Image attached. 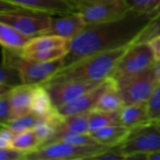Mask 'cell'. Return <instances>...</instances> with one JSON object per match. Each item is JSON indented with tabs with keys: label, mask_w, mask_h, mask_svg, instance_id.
<instances>
[{
	"label": "cell",
	"mask_w": 160,
	"mask_h": 160,
	"mask_svg": "<svg viewBox=\"0 0 160 160\" xmlns=\"http://www.w3.org/2000/svg\"><path fill=\"white\" fill-rule=\"evenodd\" d=\"M155 15L130 9L118 19L86 25L70 40L64 66L93 53L132 45Z\"/></svg>",
	"instance_id": "1"
},
{
	"label": "cell",
	"mask_w": 160,
	"mask_h": 160,
	"mask_svg": "<svg viewBox=\"0 0 160 160\" xmlns=\"http://www.w3.org/2000/svg\"><path fill=\"white\" fill-rule=\"evenodd\" d=\"M129 46L87 55L74 63L64 66L41 85L68 81H103L112 74L119 60Z\"/></svg>",
	"instance_id": "2"
},
{
	"label": "cell",
	"mask_w": 160,
	"mask_h": 160,
	"mask_svg": "<svg viewBox=\"0 0 160 160\" xmlns=\"http://www.w3.org/2000/svg\"><path fill=\"white\" fill-rule=\"evenodd\" d=\"M0 2V22L31 38L48 34L51 27V14L15 6L4 0Z\"/></svg>",
	"instance_id": "3"
},
{
	"label": "cell",
	"mask_w": 160,
	"mask_h": 160,
	"mask_svg": "<svg viewBox=\"0 0 160 160\" xmlns=\"http://www.w3.org/2000/svg\"><path fill=\"white\" fill-rule=\"evenodd\" d=\"M108 146L75 145L64 142H52L28 153L24 160H82L94 159L108 149Z\"/></svg>",
	"instance_id": "4"
},
{
	"label": "cell",
	"mask_w": 160,
	"mask_h": 160,
	"mask_svg": "<svg viewBox=\"0 0 160 160\" xmlns=\"http://www.w3.org/2000/svg\"><path fill=\"white\" fill-rule=\"evenodd\" d=\"M120 151L130 159L137 155H145L160 150V123L151 121L130 129L126 140L118 145Z\"/></svg>",
	"instance_id": "5"
},
{
	"label": "cell",
	"mask_w": 160,
	"mask_h": 160,
	"mask_svg": "<svg viewBox=\"0 0 160 160\" xmlns=\"http://www.w3.org/2000/svg\"><path fill=\"white\" fill-rule=\"evenodd\" d=\"M155 63L156 58L152 47L148 42L132 44L119 60L111 78L118 83L146 70L153 67Z\"/></svg>",
	"instance_id": "6"
},
{
	"label": "cell",
	"mask_w": 160,
	"mask_h": 160,
	"mask_svg": "<svg viewBox=\"0 0 160 160\" xmlns=\"http://www.w3.org/2000/svg\"><path fill=\"white\" fill-rule=\"evenodd\" d=\"M70 40L52 34L33 38L21 51V56L28 61H52L65 57L69 49Z\"/></svg>",
	"instance_id": "7"
},
{
	"label": "cell",
	"mask_w": 160,
	"mask_h": 160,
	"mask_svg": "<svg viewBox=\"0 0 160 160\" xmlns=\"http://www.w3.org/2000/svg\"><path fill=\"white\" fill-rule=\"evenodd\" d=\"M76 10L89 25L118 19L130 8L126 0H83L77 3Z\"/></svg>",
	"instance_id": "8"
},
{
	"label": "cell",
	"mask_w": 160,
	"mask_h": 160,
	"mask_svg": "<svg viewBox=\"0 0 160 160\" xmlns=\"http://www.w3.org/2000/svg\"><path fill=\"white\" fill-rule=\"evenodd\" d=\"M159 84L154 66L117 83L126 105L147 102Z\"/></svg>",
	"instance_id": "9"
},
{
	"label": "cell",
	"mask_w": 160,
	"mask_h": 160,
	"mask_svg": "<svg viewBox=\"0 0 160 160\" xmlns=\"http://www.w3.org/2000/svg\"><path fill=\"white\" fill-rule=\"evenodd\" d=\"M18 67L23 84H43L64 67V57L52 61L38 62L24 60L21 56L18 60Z\"/></svg>",
	"instance_id": "10"
},
{
	"label": "cell",
	"mask_w": 160,
	"mask_h": 160,
	"mask_svg": "<svg viewBox=\"0 0 160 160\" xmlns=\"http://www.w3.org/2000/svg\"><path fill=\"white\" fill-rule=\"evenodd\" d=\"M106 80V79H105ZM103 81H68L43 85L48 90L55 109L99 86Z\"/></svg>",
	"instance_id": "11"
},
{
	"label": "cell",
	"mask_w": 160,
	"mask_h": 160,
	"mask_svg": "<svg viewBox=\"0 0 160 160\" xmlns=\"http://www.w3.org/2000/svg\"><path fill=\"white\" fill-rule=\"evenodd\" d=\"M21 51H14L2 47V62L0 69V94L23 84L18 67Z\"/></svg>",
	"instance_id": "12"
},
{
	"label": "cell",
	"mask_w": 160,
	"mask_h": 160,
	"mask_svg": "<svg viewBox=\"0 0 160 160\" xmlns=\"http://www.w3.org/2000/svg\"><path fill=\"white\" fill-rule=\"evenodd\" d=\"M85 27L86 23L82 15L75 10L72 12L52 15L51 27L48 34L57 35L71 40Z\"/></svg>",
	"instance_id": "13"
},
{
	"label": "cell",
	"mask_w": 160,
	"mask_h": 160,
	"mask_svg": "<svg viewBox=\"0 0 160 160\" xmlns=\"http://www.w3.org/2000/svg\"><path fill=\"white\" fill-rule=\"evenodd\" d=\"M113 82V79L109 77L107 78L99 86L95 89L83 94L78 98L57 108V112L62 116H68L72 114H78L82 112H87L95 109L100 96L102 93Z\"/></svg>",
	"instance_id": "14"
},
{
	"label": "cell",
	"mask_w": 160,
	"mask_h": 160,
	"mask_svg": "<svg viewBox=\"0 0 160 160\" xmlns=\"http://www.w3.org/2000/svg\"><path fill=\"white\" fill-rule=\"evenodd\" d=\"M12 5L42 11L51 15L72 12L77 3L73 0H4Z\"/></svg>",
	"instance_id": "15"
},
{
	"label": "cell",
	"mask_w": 160,
	"mask_h": 160,
	"mask_svg": "<svg viewBox=\"0 0 160 160\" xmlns=\"http://www.w3.org/2000/svg\"><path fill=\"white\" fill-rule=\"evenodd\" d=\"M34 86L35 85L21 84L8 91L12 110L11 120L21 117L31 112Z\"/></svg>",
	"instance_id": "16"
},
{
	"label": "cell",
	"mask_w": 160,
	"mask_h": 160,
	"mask_svg": "<svg viewBox=\"0 0 160 160\" xmlns=\"http://www.w3.org/2000/svg\"><path fill=\"white\" fill-rule=\"evenodd\" d=\"M120 123L126 128L132 129L151 122L147 102L125 105L120 111Z\"/></svg>",
	"instance_id": "17"
},
{
	"label": "cell",
	"mask_w": 160,
	"mask_h": 160,
	"mask_svg": "<svg viewBox=\"0 0 160 160\" xmlns=\"http://www.w3.org/2000/svg\"><path fill=\"white\" fill-rule=\"evenodd\" d=\"M130 129L123 125H112L91 133L93 138L101 145L113 147L120 145L128 137Z\"/></svg>",
	"instance_id": "18"
},
{
	"label": "cell",
	"mask_w": 160,
	"mask_h": 160,
	"mask_svg": "<svg viewBox=\"0 0 160 160\" xmlns=\"http://www.w3.org/2000/svg\"><path fill=\"white\" fill-rule=\"evenodd\" d=\"M32 38L11 25L0 22V43L2 47L14 51H22Z\"/></svg>",
	"instance_id": "19"
},
{
	"label": "cell",
	"mask_w": 160,
	"mask_h": 160,
	"mask_svg": "<svg viewBox=\"0 0 160 160\" xmlns=\"http://www.w3.org/2000/svg\"><path fill=\"white\" fill-rule=\"evenodd\" d=\"M55 110L46 87L41 84L35 85L31 102V112L38 116L45 117L52 114Z\"/></svg>",
	"instance_id": "20"
},
{
	"label": "cell",
	"mask_w": 160,
	"mask_h": 160,
	"mask_svg": "<svg viewBox=\"0 0 160 160\" xmlns=\"http://www.w3.org/2000/svg\"><path fill=\"white\" fill-rule=\"evenodd\" d=\"M125 105V101L118 90L117 83L113 80V82L100 96L95 109L108 112H118Z\"/></svg>",
	"instance_id": "21"
},
{
	"label": "cell",
	"mask_w": 160,
	"mask_h": 160,
	"mask_svg": "<svg viewBox=\"0 0 160 160\" xmlns=\"http://www.w3.org/2000/svg\"><path fill=\"white\" fill-rule=\"evenodd\" d=\"M63 132L90 133L88 112L78 113V114L68 115V116H62V119L57 128L56 134L63 133Z\"/></svg>",
	"instance_id": "22"
},
{
	"label": "cell",
	"mask_w": 160,
	"mask_h": 160,
	"mask_svg": "<svg viewBox=\"0 0 160 160\" xmlns=\"http://www.w3.org/2000/svg\"><path fill=\"white\" fill-rule=\"evenodd\" d=\"M89 131L90 133L102 128L112 125H121L118 112H108L98 109H93L88 112Z\"/></svg>",
	"instance_id": "23"
},
{
	"label": "cell",
	"mask_w": 160,
	"mask_h": 160,
	"mask_svg": "<svg viewBox=\"0 0 160 160\" xmlns=\"http://www.w3.org/2000/svg\"><path fill=\"white\" fill-rule=\"evenodd\" d=\"M11 146L28 154L41 147L42 142L38 138L33 129H28L17 133L12 142Z\"/></svg>",
	"instance_id": "24"
},
{
	"label": "cell",
	"mask_w": 160,
	"mask_h": 160,
	"mask_svg": "<svg viewBox=\"0 0 160 160\" xmlns=\"http://www.w3.org/2000/svg\"><path fill=\"white\" fill-rule=\"evenodd\" d=\"M64 142L75 145H98L99 144L91 135V133H76V132H63L56 134L50 142ZM48 142V143H50ZM45 145V144H44Z\"/></svg>",
	"instance_id": "25"
},
{
	"label": "cell",
	"mask_w": 160,
	"mask_h": 160,
	"mask_svg": "<svg viewBox=\"0 0 160 160\" xmlns=\"http://www.w3.org/2000/svg\"><path fill=\"white\" fill-rule=\"evenodd\" d=\"M43 117L37 115L36 113L30 112L21 117L15 118L11 121H9L7 126H8L16 134L22 132L24 130L33 129L42 119Z\"/></svg>",
	"instance_id": "26"
},
{
	"label": "cell",
	"mask_w": 160,
	"mask_h": 160,
	"mask_svg": "<svg viewBox=\"0 0 160 160\" xmlns=\"http://www.w3.org/2000/svg\"><path fill=\"white\" fill-rule=\"evenodd\" d=\"M160 37V10L152 18L145 28L141 32L133 44L149 42L155 38Z\"/></svg>",
	"instance_id": "27"
},
{
	"label": "cell",
	"mask_w": 160,
	"mask_h": 160,
	"mask_svg": "<svg viewBox=\"0 0 160 160\" xmlns=\"http://www.w3.org/2000/svg\"><path fill=\"white\" fill-rule=\"evenodd\" d=\"M129 8L138 12L157 14L160 10V0H126Z\"/></svg>",
	"instance_id": "28"
},
{
	"label": "cell",
	"mask_w": 160,
	"mask_h": 160,
	"mask_svg": "<svg viewBox=\"0 0 160 160\" xmlns=\"http://www.w3.org/2000/svg\"><path fill=\"white\" fill-rule=\"evenodd\" d=\"M149 115L152 121H160V83L155 89L151 98L147 101Z\"/></svg>",
	"instance_id": "29"
},
{
	"label": "cell",
	"mask_w": 160,
	"mask_h": 160,
	"mask_svg": "<svg viewBox=\"0 0 160 160\" xmlns=\"http://www.w3.org/2000/svg\"><path fill=\"white\" fill-rule=\"evenodd\" d=\"M12 118V110L8 92L0 94V123L8 124Z\"/></svg>",
	"instance_id": "30"
},
{
	"label": "cell",
	"mask_w": 160,
	"mask_h": 160,
	"mask_svg": "<svg viewBox=\"0 0 160 160\" xmlns=\"http://www.w3.org/2000/svg\"><path fill=\"white\" fill-rule=\"evenodd\" d=\"M26 152L16 149L12 146L0 148V160H24Z\"/></svg>",
	"instance_id": "31"
},
{
	"label": "cell",
	"mask_w": 160,
	"mask_h": 160,
	"mask_svg": "<svg viewBox=\"0 0 160 160\" xmlns=\"http://www.w3.org/2000/svg\"><path fill=\"white\" fill-rule=\"evenodd\" d=\"M94 159L98 160H123L127 159V157L120 151L119 146L109 147L99 155H98Z\"/></svg>",
	"instance_id": "32"
},
{
	"label": "cell",
	"mask_w": 160,
	"mask_h": 160,
	"mask_svg": "<svg viewBox=\"0 0 160 160\" xmlns=\"http://www.w3.org/2000/svg\"><path fill=\"white\" fill-rule=\"evenodd\" d=\"M16 133L7 125H1L0 129V148L10 147Z\"/></svg>",
	"instance_id": "33"
},
{
	"label": "cell",
	"mask_w": 160,
	"mask_h": 160,
	"mask_svg": "<svg viewBox=\"0 0 160 160\" xmlns=\"http://www.w3.org/2000/svg\"><path fill=\"white\" fill-rule=\"evenodd\" d=\"M148 43L152 47V50H153V52H154L156 61L160 60V37L153 38Z\"/></svg>",
	"instance_id": "34"
},
{
	"label": "cell",
	"mask_w": 160,
	"mask_h": 160,
	"mask_svg": "<svg viewBox=\"0 0 160 160\" xmlns=\"http://www.w3.org/2000/svg\"><path fill=\"white\" fill-rule=\"evenodd\" d=\"M145 160H160V150L145 155Z\"/></svg>",
	"instance_id": "35"
},
{
	"label": "cell",
	"mask_w": 160,
	"mask_h": 160,
	"mask_svg": "<svg viewBox=\"0 0 160 160\" xmlns=\"http://www.w3.org/2000/svg\"><path fill=\"white\" fill-rule=\"evenodd\" d=\"M154 68H155V72H156V75H157V78L158 80L160 83V60L156 61L155 65H154Z\"/></svg>",
	"instance_id": "36"
},
{
	"label": "cell",
	"mask_w": 160,
	"mask_h": 160,
	"mask_svg": "<svg viewBox=\"0 0 160 160\" xmlns=\"http://www.w3.org/2000/svg\"><path fill=\"white\" fill-rule=\"evenodd\" d=\"M74 2H76V3H78V2H80V1H83V0H73Z\"/></svg>",
	"instance_id": "37"
},
{
	"label": "cell",
	"mask_w": 160,
	"mask_h": 160,
	"mask_svg": "<svg viewBox=\"0 0 160 160\" xmlns=\"http://www.w3.org/2000/svg\"><path fill=\"white\" fill-rule=\"evenodd\" d=\"M159 123H160V121H159Z\"/></svg>",
	"instance_id": "38"
}]
</instances>
